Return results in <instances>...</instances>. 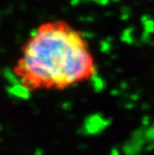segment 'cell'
I'll use <instances>...</instances> for the list:
<instances>
[{
    "label": "cell",
    "mask_w": 154,
    "mask_h": 155,
    "mask_svg": "<svg viewBox=\"0 0 154 155\" xmlns=\"http://www.w3.org/2000/svg\"><path fill=\"white\" fill-rule=\"evenodd\" d=\"M93 71L85 38L63 20L39 25L25 42L15 67L28 89H64L90 77Z\"/></svg>",
    "instance_id": "cell-1"
},
{
    "label": "cell",
    "mask_w": 154,
    "mask_h": 155,
    "mask_svg": "<svg viewBox=\"0 0 154 155\" xmlns=\"http://www.w3.org/2000/svg\"><path fill=\"white\" fill-rule=\"evenodd\" d=\"M104 127V120L99 116H90L85 122V129L88 133H96Z\"/></svg>",
    "instance_id": "cell-2"
}]
</instances>
